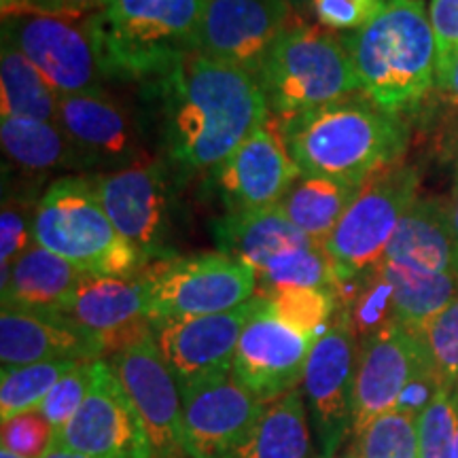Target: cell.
<instances>
[{"label":"cell","instance_id":"1","mask_svg":"<svg viewBox=\"0 0 458 458\" xmlns=\"http://www.w3.org/2000/svg\"><path fill=\"white\" fill-rule=\"evenodd\" d=\"M162 142L174 176L213 172L270 117L255 74L187 54L157 81Z\"/></svg>","mask_w":458,"mask_h":458},{"label":"cell","instance_id":"2","mask_svg":"<svg viewBox=\"0 0 458 458\" xmlns=\"http://www.w3.org/2000/svg\"><path fill=\"white\" fill-rule=\"evenodd\" d=\"M276 130L301 174L354 185H363L376 172L401 164L410 142L403 117L359 96L314 108L276 125Z\"/></svg>","mask_w":458,"mask_h":458},{"label":"cell","instance_id":"3","mask_svg":"<svg viewBox=\"0 0 458 458\" xmlns=\"http://www.w3.org/2000/svg\"><path fill=\"white\" fill-rule=\"evenodd\" d=\"M342 38L365 98L403 119L422 106L437 77V45L420 0H386Z\"/></svg>","mask_w":458,"mask_h":458},{"label":"cell","instance_id":"4","mask_svg":"<svg viewBox=\"0 0 458 458\" xmlns=\"http://www.w3.org/2000/svg\"><path fill=\"white\" fill-rule=\"evenodd\" d=\"M210 0H106L85 17L106 79H159L193 51Z\"/></svg>","mask_w":458,"mask_h":458},{"label":"cell","instance_id":"5","mask_svg":"<svg viewBox=\"0 0 458 458\" xmlns=\"http://www.w3.org/2000/svg\"><path fill=\"white\" fill-rule=\"evenodd\" d=\"M34 242L88 276H131L145 267L102 208L94 174L62 176L41 193Z\"/></svg>","mask_w":458,"mask_h":458},{"label":"cell","instance_id":"6","mask_svg":"<svg viewBox=\"0 0 458 458\" xmlns=\"http://www.w3.org/2000/svg\"><path fill=\"white\" fill-rule=\"evenodd\" d=\"M259 81L276 125L360 91L344 38L312 26H291L278 38Z\"/></svg>","mask_w":458,"mask_h":458},{"label":"cell","instance_id":"7","mask_svg":"<svg viewBox=\"0 0 458 458\" xmlns=\"http://www.w3.org/2000/svg\"><path fill=\"white\" fill-rule=\"evenodd\" d=\"M418 182V170L405 164H394L365 181L351 208L325 242L340 286L385 261L393 233L416 202Z\"/></svg>","mask_w":458,"mask_h":458},{"label":"cell","instance_id":"8","mask_svg":"<svg viewBox=\"0 0 458 458\" xmlns=\"http://www.w3.org/2000/svg\"><path fill=\"white\" fill-rule=\"evenodd\" d=\"M151 280V320L206 317L233 310L257 291V274L223 253L172 255L147 263Z\"/></svg>","mask_w":458,"mask_h":458},{"label":"cell","instance_id":"9","mask_svg":"<svg viewBox=\"0 0 458 458\" xmlns=\"http://www.w3.org/2000/svg\"><path fill=\"white\" fill-rule=\"evenodd\" d=\"M174 179L165 159L94 174L102 208L145 266L176 255L170 249Z\"/></svg>","mask_w":458,"mask_h":458},{"label":"cell","instance_id":"10","mask_svg":"<svg viewBox=\"0 0 458 458\" xmlns=\"http://www.w3.org/2000/svg\"><path fill=\"white\" fill-rule=\"evenodd\" d=\"M359 337L348 312L340 308L329 329L312 344L303 371L301 393L310 410L320 458H334L352 427L354 377Z\"/></svg>","mask_w":458,"mask_h":458},{"label":"cell","instance_id":"11","mask_svg":"<svg viewBox=\"0 0 458 458\" xmlns=\"http://www.w3.org/2000/svg\"><path fill=\"white\" fill-rule=\"evenodd\" d=\"M3 38L32 62L57 96L102 91L106 74L85 20L13 15L9 21L4 20Z\"/></svg>","mask_w":458,"mask_h":458},{"label":"cell","instance_id":"12","mask_svg":"<svg viewBox=\"0 0 458 458\" xmlns=\"http://www.w3.org/2000/svg\"><path fill=\"white\" fill-rule=\"evenodd\" d=\"M51 445L91 458H153L139 411L105 359L94 360V376L81 408L64 427L55 428Z\"/></svg>","mask_w":458,"mask_h":458},{"label":"cell","instance_id":"13","mask_svg":"<svg viewBox=\"0 0 458 458\" xmlns=\"http://www.w3.org/2000/svg\"><path fill=\"white\" fill-rule=\"evenodd\" d=\"M314 342L283 323L266 297L255 295L253 312L233 354V380L257 401L272 403L303 380Z\"/></svg>","mask_w":458,"mask_h":458},{"label":"cell","instance_id":"14","mask_svg":"<svg viewBox=\"0 0 458 458\" xmlns=\"http://www.w3.org/2000/svg\"><path fill=\"white\" fill-rule=\"evenodd\" d=\"M108 365L139 411L153 458H189L182 439L181 385L153 334L114 352Z\"/></svg>","mask_w":458,"mask_h":458},{"label":"cell","instance_id":"15","mask_svg":"<svg viewBox=\"0 0 458 458\" xmlns=\"http://www.w3.org/2000/svg\"><path fill=\"white\" fill-rule=\"evenodd\" d=\"M291 15L286 0H210L193 51L259 79L274 45L291 28Z\"/></svg>","mask_w":458,"mask_h":458},{"label":"cell","instance_id":"16","mask_svg":"<svg viewBox=\"0 0 458 458\" xmlns=\"http://www.w3.org/2000/svg\"><path fill=\"white\" fill-rule=\"evenodd\" d=\"M182 439L189 458H238L253 435L266 403L232 374L181 386Z\"/></svg>","mask_w":458,"mask_h":458},{"label":"cell","instance_id":"17","mask_svg":"<svg viewBox=\"0 0 458 458\" xmlns=\"http://www.w3.org/2000/svg\"><path fill=\"white\" fill-rule=\"evenodd\" d=\"M300 174L283 136L267 119L225 162L210 172L208 181L225 215H244L278 206Z\"/></svg>","mask_w":458,"mask_h":458},{"label":"cell","instance_id":"18","mask_svg":"<svg viewBox=\"0 0 458 458\" xmlns=\"http://www.w3.org/2000/svg\"><path fill=\"white\" fill-rule=\"evenodd\" d=\"M57 125L74 148L79 170L96 174L142 162L140 130L122 102L102 91L60 96Z\"/></svg>","mask_w":458,"mask_h":458},{"label":"cell","instance_id":"19","mask_svg":"<svg viewBox=\"0 0 458 458\" xmlns=\"http://www.w3.org/2000/svg\"><path fill=\"white\" fill-rule=\"evenodd\" d=\"M253 306L255 297L227 312L153 320V337L181 386L232 374L233 354Z\"/></svg>","mask_w":458,"mask_h":458},{"label":"cell","instance_id":"20","mask_svg":"<svg viewBox=\"0 0 458 458\" xmlns=\"http://www.w3.org/2000/svg\"><path fill=\"white\" fill-rule=\"evenodd\" d=\"M62 314L98 335L114 354L153 334L151 280L145 267L131 276H85Z\"/></svg>","mask_w":458,"mask_h":458},{"label":"cell","instance_id":"21","mask_svg":"<svg viewBox=\"0 0 458 458\" xmlns=\"http://www.w3.org/2000/svg\"><path fill=\"white\" fill-rule=\"evenodd\" d=\"M427 363L431 360L420 335L397 323L359 342L352 401V428L357 435L374 418L394 410L410 377Z\"/></svg>","mask_w":458,"mask_h":458},{"label":"cell","instance_id":"22","mask_svg":"<svg viewBox=\"0 0 458 458\" xmlns=\"http://www.w3.org/2000/svg\"><path fill=\"white\" fill-rule=\"evenodd\" d=\"M106 354L98 335L60 312L3 310L0 314V360L3 368L41 360H98Z\"/></svg>","mask_w":458,"mask_h":458},{"label":"cell","instance_id":"23","mask_svg":"<svg viewBox=\"0 0 458 458\" xmlns=\"http://www.w3.org/2000/svg\"><path fill=\"white\" fill-rule=\"evenodd\" d=\"M88 274L34 242L3 278V310L64 312Z\"/></svg>","mask_w":458,"mask_h":458},{"label":"cell","instance_id":"24","mask_svg":"<svg viewBox=\"0 0 458 458\" xmlns=\"http://www.w3.org/2000/svg\"><path fill=\"white\" fill-rule=\"evenodd\" d=\"M386 263L414 272H456L448 204L435 198H416L388 242Z\"/></svg>","mask_w":458,"mask_h":458},{"label":"cell","instance_id":"25","mask_svg":"<svg viewBox=\"0 0 458 458\" xmlns=\"http://www.w3.org/2000/svg\"><path fill=\"white\" fill-rule=\"evenodd\" d=\"M213 236L219 253L244 261L255 272L284 250L314 242L286 219L278 206L221 216L213 223Z\"/></svg>","mask_w":458,"mask_h":458},{"label":"cell","instance_id":"26","mask_svg":"<svg viewBox=\"0 0 458 458\" xmlns=\"http://www.w3.org/2000/svg\"><path fill=\"white\" fill-rule=\"evenodd\" d=\"M363 185L327 179V176L300 174V179L278 202V208L308 238L325 244Z\"/></svg>","mask_w":458,"mask_h":458},{"label":"cell","instance_id":"27","mask_svg":"<svg viewBox=\"0 0 458 458\" xmlns=\"http://www.w3.org/2000/svg\"><path fill=\"white\" fill-rule=\"evenodd\" d=\"M3 153L26 174H49L54 170H79L74 148L57 122L4 117L0 122Z\"/></svg>","mask_w":458,"mask_h":458},{"label":"cell","instance_id":"28","mask_svg":"<svg viewBox=\"0 0 458 458\" xmlns=\"http://www.w3.org/2000/svg\"><path fill=\"white\" fill-rule=\"evenodd\" d=\"M310 425L300 388L283 394L266 410L238 458H310Z\"/></svg>","mask_w":458,"mask_h":458},{"label":"cell","instance_id":"29","mask_svg":"<svg viewBox=\"0 0 458 458\" xmlns=\"http://www.w3.org/2000/svg\"><path fill=\"white\" fill-rule=\"evenodd\" d=\"M382 270L393 284V323L411 334H420L435 314L458 295V274H425L382 261Z\"/></svg>","mask_w":458,"mask_h":458},{"label":"cell","instance_id":"30","mask_svg":"<svg viewBox=\"0 0 458 458\" xmlns=\"http://www.w3.org/2000/svg\"><path fill=\"white\" fill-rule=\"evenodd\" d=\"M0 102L4 117L57 122L60 96L45 81L28 57L13 43L3 38L0 54Z\"/></svg>","mask_w":458,"mask_h":458},{"label":"cell","instance_id":"31","mask_svg":"<svg viewBox=\"0 0 458 458\" xmlns=\"http://www.w3.org/2000/svg\"><path fill=\"white\" fill-rule=\"evenodd\" d=\"M259 295L280 289H327L340 293V280L335 276L325 244L310 242L293 246L257 270Z\"/></svg>","mask_w":458,"mask_h":458},{"label":"cell","instance_id":"32","mask_svg":"<svg viewBox=\"0 0 458 458\" xmlns=\"http://www.w3.org/2000/svg\"><path fill=\"white\" fill-rule=\"evenodd\" d=\"M77 360H41V363L3 368L0 374V416L3 422L41 410L45 397L66 371L77 368Z\"/></svg>","mask_w":458,"mask_h":458},{"label":"cell","instance_id":"33","mask_svg":"<svg viewBox=\"0 0 458 458\" xmlns=\"http://www.w3.org/2000/svg\"><path fill=\"white\" fill-rule=\"evenodd\" d=\"M263 297L283 323L312 340L329 329L342 308L340 293L327 289H280Z\"/></svg>","mask_w":458,"mask_h":458},{"label":"cell","instance_id":"34","mask_svg":"<svg viewBox=\"0 0 458 458\" xmlns=\"http://www.w3.org/2000/svg\"><path fill=\"white\" fill-rule=\"evenodd\" d=\"M359 458H418L416 418L399 410L374 418L359 433Z\"/></svg>","mask_w":458,"mask_h":458},{"label":"cell","instance_id":"35","mask_svg":"<svg viewBox=\"0 0 458 458\" xmlns=\"http://www.w3.org/2000/svg\"><path fill=\"white\" fill-rule=\"evenodd\" d=\"M41 198L32 193H4L0 213V270L7 276L13 263L34 244V216Z\"/></svg>","mask_w":458,"mask_h":458},{"label":"cell","instance_id":"36","mask_svg":"<svg viewBox=\"0 0 458 458\" xmlns=\"http://www.w3.org/2000/svg\"><path fill=\"white\" fill-rule=\"evenodd\" d=\"M418 335L425 344L435 374L445 388L454 391L458 382V295L435 314Z\"/></svg>","mask_w":458,"mask_h":458},{"label":"cell","instance_id":"37","mask_svg":"<svg viewBox=\"0 0 458 458\" xmlns=\"http://www.w3.org/2000/svg\"><path fill=\"white\" fill-rule=\"evenodd\" d=\"M418 458H454L456 408L448 388L437 393L428 408L418 416Z\"/></svg>","mask_w":458,"mask_h":458},{"label":"cell","instance_id":"38","mask_svg":"<svg viewBox=\"0 0 458 458\" xmlns=\"http://www.w3.org/2000/svg\"><path fill=\"white\" fill-rule=\"evenodd\" d=\"M91 376H94V360L79 363L77 368L66 371L55 382L47 397H45L41 411L54 428L64 427L74 416V411L81 408L85 394L89 391Z\"/></svg>","mask_w":458,"mask_h":458},{"label":"cell","instance_id":"39","mask_svg":"<svg viewBox=\"0 0 458 458\" xmlns=\"http://www.w3.org/2000/svg\"><path fill=\"white\" fill-rule=\"evenodd\" d=\"M54 433L41 410L26 411L3 422V448L21 458H43L54 444Z\"/></svg>","mask_w":458,"mask_h":458},{"label":"cell","instance_id":"40","mask_svg":"<svg viewBox=\"0 0 458 458\" xmlns=\"http://www.w3.org/2000/svg\"><path fill=\"white\" fill-rule=\"evenodd\" d=\"M106 0H3L4 17L13 15H55L79 20L105 7Z\"/></svg>","mask_w":458,"mask_h":458},{"label":"cell","instance_id":"41","mask_svg":"<svg viewBox=\"0 0 458 458\" xmlns=\"http://www.w3.org/2000/svg\"><path fill=\"white\" fill-rule=\"evenodd\" d=\"M312 13L318 24L329 30H359L369 24L376 11H371L354 0H312Z\"/></svg>","mask_w":458,"mask_h":458},{"label":"cell","instance_id":"42","mask_svg":"<svg viewBox=\"0 0 458 458\" xmlns=\"http://www.w3.org/2000/svg\"><path fill=\"white\" fill-rule=\"evenodd\" d=\"M435 45H437V66L458 54V0H431L428 4Z\"/></svg>","mask_w":458,"mask_h":458},{"label":"cell","instance_id":"43","mask_svg":"<svg viewBox=\"0 0 458 458\" xmlns=\"http://www.w3.org/2000/svg\"><path fill=\"white\" fill-rule=\"evenodd\" d=\"M444 388L445 386L442 385V380H439V376L435 374L433 365H422V368L410 377V382L405 385L403 391H401L394 410L403 411V414H408L418 420V416L428 408V403H431V401L437 397V393L444 391Z\"/></svg>","mask_w":458,"mask_h":458},{"label":"cell","instance_id":"44","mask_svg":"<svg viewBox=\"0 0 458 458\" xmlns=\"http://www.w3.org/2000/svg\"><path fill=\"white\" fill-rule=\"evenodd\" d=\"M435 89L439 91V96H442L448 105L458 106V54L437 66Z\"/></svg>","mask_w":458,"mask_h":458},{"label":"cell","instance_id":"45","mask_svg":"<svg viewBox=\"0 0 458 458\" xmlns=\"http://www.w3.org/2000/svg\"><path fill=\"white\" fill-rule=\"evenodd\" d=\"M448 221H450L452 240H454L456 266H458V189H454V191H452V198H450V202H448Z\"/></svg>","mask_w":458,"mask_h":458},{"label":"cell","instance_id":"46","mask_svg":"<svg viewBox=\"0 0 458 458\" xmlns=\"http://www.w3.org/2000/svg\"><path fill=\"white\" fill-rule=\"evenodd\" d=\"M43 458H91L88 454H81V452H72V450H66V448H60V445H51L47 450V454Z\"/></svg>","mask_w":458,"mask_h":458},{"label":"cell","instance_id":"47","mask_svg":"<svg viewBox=\"0 0 458 458\" xmlns=\"http://www.w3.org/2000/svg\"><path fill=\"white\" fill-rule=\"evenodd\" d=\"M286 3H289V7H291V11H297V13H303V11H306L308 7H312V0H286Z\"/></svg>","mask_w":458,"mask_h":458},{"label":"cell","instance_id":"48","mask_svg":"<svg viewBox=\"0 0 458 458\" xmlns=\"http://www.w3.org/2000/svg\"><path fill=\"white\" fill-rule=\"evenodd\" d=\"M354 3H359V4H363V7H368V9H371V11H380L382 9V4L386 3V0H354Z\"/></svg>","mask_w":458,"mask_h":458},{"label":"cell","instance_id":"49","mask_svg":"<svg viewBox=\"0 0 458 458\" xmlns=\"http://www.w3.org/2000/svg\"><path fill=\"white\" fill-rule=\"evenodd\" d=\"M452 394H454V408H456V445H454V458H458V385L454 386V391H452Z\"/></svg>","mask_w":458,"mask_h":458},{"label":"cell","instance_id":"50","mask_svg":"<svg viewBox=\"0 0 458 458\" xmlns=\"http://www.w3.org/2000/svg\"><path fill=\"white\" fill-rule=\"evenodd\" d=\"M0 458H21V456H17V454H13V452H9V450H0Z\"/></svg>","mask_w":458,"mask_h":458},{"label":"cell","instance_id":"51","mask_svg":"<svg viewBox=\"0 0 458 458\" xmlns=\"http://www.w3.org/2000/svg\"><path fill=\"white\" fill-rule=\"evenodd\" d=\"M454 189H458V159H456V172H454Z\"/></svg>","mask_w":458,"mask_h":458},{"label":"cell","instance_id":"52","mask_svg":"<svg viewBox=\"0 0 458 458\" xmlns=\"http://www.w3.org/2000/svg\"><path fill=\"white\" fill-rule=\"evenodd\" d=\"M456 274H458V266H456Z\"/></svg>","mask_w":458,"mask_h":458},{"label":"cell","instance_id":"53","mask_svg":"<svg viewBox=\"0 0 458 458\" xmlns=\"http://www.w3.org/2000/svg\"><path fill=\"white\" fill-rule=\"evenodd\" d=\"M456 385H458V382H456Z\"/></svg>","mask_w":458,"mask_h":458}]
</instances>
